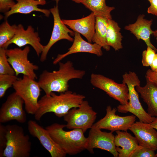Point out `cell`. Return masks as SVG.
<instances>
[{"label": "cell", "instance_id": "35", "mask_svg": "<svg viewBox=\"0 0 157 157\" xmlns=\"http://www.w3.org/2000/svg\"><path fill=\"white\" fill-rule=\"evenodd\" d=\"M150 67L151 70L157 72V53L156 54Z\"/></svg>", "mask_w": 157, "mask_h": 157}, {"label": "cell", "instance_id": "37", "mask_svg": "<svg viewBox=\"0 0 157 157\" xmlns=\"http://www.w3.org/2000/svg\"><path fill=\"white\" fill-rule=\"evenodd\" d=\"M72 0V1L77 3H82L83 2L85 1L86 0Z\"/></svg>", "mask_w": 157, "mask_h": 157}, {"label": "cell", "instance_id": "1", "mask_svg": "<svg viewBox=\"0 0 157 157\" xmlns=\"http://www.w3.org/2000/svg\"><path fill=\"white\" fill-rule=\"evenodd\" d=\"M58 64V70L49 72L45 70L39 76L38 82L47 95L52 92L62 93L68 91L70 80L82 79L85 74V71L75 69L71 61L65 63L60 61Z\"/></svg>", "mask_w": 157, "mask_h": 157}, {"label": "cell", "instance_id": "5", "mask_svg": "<svg viewBox=\"0 0 157 157\" xmlns=\"http://www.w3.org/2000/svg\"><path fill=\"white\" fill-rule=\"evenodd\" d=\"M5 127L7 143L3 157H29L31 143L23 128L16 124L7 125Z\"/></svg>", "mask_w": 157, "mask_h": 157}, {"label": "cell", "instance_id": "9", "mask_svg": "<svg viewBox=\"0 0 157 157\" xmlns=\"http://www.w3.org/2000/svg\"><path fill=\"white\" fill-rule=\"evenodd\" d=\"M90 81L93 86L105 92L120 104L126 105L128 103L129 89L126 84L118 83L102 75L93 73L90 75Z\"/></svg>", "mask_w": 157, "mask_h": 157}, {"label": "cell", "instance_id": "11", "mask_svg": "<svg viewBox=\"0 0 157 157\" xmlns=\"http://www.w3.org/2000/svg\"><path fill=\"white\" fill-rule=\"evenodd\" d=\"M59 1L55 0L56 6L49 9L53 17V26L50 40L48 43L44 46L43 50L40 55V60L42 62L46 60L49 50L57 42L63 39L70 42H72L74 40L69 33L74 35V32L69 29L62 22L60 19L58 8V3Z\"/></svg>", "mask_w": 157, "mask_h": 157}, {"label": "cell", "instance_id": "32", "mask_svg": "<svg viewBox=\"0 0 157 157\" xmlns=\"http://www.w3.org/2000/svg\"><path fill=\"white\" fill-rule=\"evenodd\" d=\"M16 3L13 0H0V12L4 14L8 12Z\"/></svg>", "mask_w": 157, "mask_h": 157}, {"label": "cell", "instance_id": "31", "mask_svg": "<svg viewBox=\"0 0 157 157\" xmlns=\"http://www.w3.org/2000/svg\"><path fill=\"white\" fill-rule=\"evenodd\" d=\"M7 138L5 126L0 124V157H3L4 150L6 146Z\"/></svg>", "mask_w": 157, "mask_h": 157}, {"label": "cell", "instance_id": "28", "mask_svg": "<svg viewBox=\"0 0 157 157\" xmlns=\"http://www.w3.org/2000/svg\"><path fill=\"white\" fill-rule=\"evenodd\" d=\"M15 75H0V98L5 95L7 90L13 86V84L17 79Z\"/></svg>", "mask_w": 157, "mask_h": 157}, {"label": "cell", "instance_id": "12", "mask_svg": "<svg viewBox=\"0 0 157 157\" xmlns=\"http://www.w3.org/2000/svg\"><path fill=\"white\" fill-rule=\"evenodd\" d=\"M24 101L15 91L9 95L0 109V122L15 120L21 123L25 122L26 115L23 108Z\"/></svg>", "mask_w": 157, "mask_h": 157}, {"label": "cell", "instance_id": "38", "mask_svg": "<svg viewBox=\"0 0 157 157\" xmlns=\"http://www.w3.org/2000/svg\"><path fill=\"white\" fill-rule=\"evenodd\" d=\"M152 35L155 37H157V29L153 31Z\"/></svg>", "mask_w": 157, "mask_h": 157}, {"label": "cell", "instance_id": "34", "mask_svg": "<svg viewBox=\"0 0 157 157\" xmlns=\"http://www.w3.org/2000/svg\"><path fill=\"white\" fill-rule=\"evenodd\" d=\"M149 2L150 5L147 9L148 13L157 16V0H151Z\"/></svg>", "mask_w": 157, "mask_h": 157}, {"label": "cell", "instance_id": "20", "mask_svg": "<svg viewBox=\"0 0 157 157\" xmlns=\"http://www.w3.org/2000/svg\"><path fill=\"white\" fill-rule=\"evenodd\" d=\"M115 131L114 142L118 157H130L139 145L136 138L127 131Z\"/></svg>", "mask_w": 157, "mask_h": 157}, {"label": "cell", "instance_id": "30", "mask_svg": "<svg viewBox=\"0 0 157 157\" xmlns=\"http://www.w3.org/2000/svg\"><path fill=\"white\" fill-rule=\"evenodd\" d=\"M156 51L151 47H147L142 53V63L144 66L148 67L151 65Z\"/></svg>", "mask_w": 157, "mask_h": 157}, {"label": "cell", "instance_id": "29", "mask_svg": "<svg viewBox=\"0 0 157 157\" xmlns=\"http://www.w3.org/2000/svg\"><path fill=\"white\" fill-rule=\"evenodd\" d=\"M155 151L138 145L130 157H156Z\"/></svg>", "mask_w": 157, "mask_h": 157}, {"label": "cell", "instance_id": "7", "mask_svg": "<svg viewBox=\"0 0 157 157\" xmlns=\"http://www.w3.org/2000/svg\"><path fill=\"white\" fill-rule=\"evenodd\" d=\"M97 114L88 101L84 100L78 107L72 108L63 117L67 129H80L85 133L92 127Z\"/></svg>", "mask_w": 157, "mask_h": 157}, {"label": "cell", "instance_id": "39", "mask_svg": "<svg viewBox=\"0 0 157 157\" xmlns=\"http://www.w3.org/2000/svg\"><path fill=\"white\" fill-rule=\"evenodd\" d=\"M149 2L151 0H148Z\"/></svg>", "mask_w": 157, "mask_h": 157}, {"label": "cell", "instance_id": "17", "mask_svg": "<svg viewBox=\"0 0 157 157\" xmlns=\"http://www.w3.org/2000/svg\"><path fill=\"white\" fill-rule=\"evenodd\" d=\"M74 38L73 43L66 53L58 54L53 62L56 65L65 58L70 54L80 52H86L95 54L99 57L103 55L102 47L97 44L87 42L81 36L80 34L74 32Z\"/></svg>", "mask_w": 157, "mask_h": 157}, {"label": "cell", "instance_id": "27", "mask_svg": "<svg viewBox=\"0 0 157 157\" xmlns=\"http://www.w3.org/2000/svg\"><path fill=\"white\" fill-rule=\"evenodd\" d=\"M6 49L0 47V75H15V72L8 60Z\"/></svg>", "mask_w": 157, "mask_h": 157}, {"label": "cell", "instance_id": "24", "mask_svg": "<svg viewBox=\"0 0 157 157\" xmlns=\"http://www.w3.org/2000/svg\"><path fill=\"white\" fill-rule=\"evenodd\" d=\"M121 28L118 23L112 19H108L106 39L107 43L116 51L122 48L123 36L120 32Z\"/></svg>", "mask_w": 157, "mask_h": 157}, {"label": "cell", "instance_id": "36", "mask_svg": "<svg viewBox=\"0 0 157 157\" xmlns=\"http://www.w3.org/2000/svg\"><path fill=\"white\" fill-rule=\"evenodd\" d=\"M150 124L151 126L155 129L157 131V117H156L154 120ZM156 151V157H157V150Z\"/></svg>", "mask_w": 157, "mask_h": 157}, {"label": "cell", "instance_id": "3", "mask_svg": "<svg viewBox=\"0 0 157 157\" xmlns=\"http://www.w3.org/2000/svg\"><path fill=\"white\" fill-rule=\"evenodd\" d=\"M65 124L54 123L46 127L50 135L66 154L74 155L86 149L87 138L81 129L64 130Z\"/></svg>", "mask_w": 157, "mask_h": 157}, {"label": "cell", "instance_id": "26", "mask_svg": "<svg viewBox=\"0 0 157 157\" xmlns=\"http://www.w3.org/2000/svg\"><path fill=\"white\" fill-rule=\"evenodd\" d=\"M17 28L16 24L10 25L6 20L0 26V47H2L15 36Z\"/></svg>", "mask_w": 157, "mask_h": 157}, {"label": "cell", "instance_id": "10", "mask_svg": "<svg viewBox=\"0 0 157 157\" xmlns=\"http://www.w3.org/2000/svg\"><path fill=\"white\" fill-rule=\"evenodd\" d=\"M117 110L110 106L106 109L105 116L94 123L92 128L105 129L112 132L118 130L127 131L131 125L135 122L136 116L131 115L120 116L116 114Z\"/></svg>", "mask_w": 157, "mask_h": 157}, {"label": "cell", "instance_id": "4", "mask_svg": "<svg viewBox=\"0 0 157 157\" xmlns=\"http://www.w3.org/2000/svg\"><path fill=\"white\" fill-rule=\"evenodd\" d=\"M122 82L126 84L129 89V101L126 105H119L118 112L121 113H131L137 117L139 121L150 123L156 117L151 116L144 109L139 101L138 93L135 87L140 85V81L134 72H129L122 75Z\"/></svg>", "mask_w": 157, "mask_h": 157}, {"label": "cell", "instance_id": "33", "mask_svg": "<svg viewBox=\"0 0 157 157\" xmlns=\"http://www.w3.org/2000/svg\"><path fill=\"white\" fill-rule=\"evenodd\" d=\"M146 80L153 83L157 86V72H154L149 69L146 73Z\"/></svg>", "mask_w": 157, "mask_h": 157}, {"label": "cell", "instance_id": "18", "mask_svg": "<svg viewBox=\"0 0 157 157\" xmlns=\"http://www.w3.org/2000/svg\"><path fill=\"white\" fill-rule=\"evenodd\" d=\"M62 22L74 32L83 35L88 42L91 43L95 32L96 17L92 12L89 15L81 19L67 20L61 19Z\"/></svg>", "mask_w": 157, "mask_h": 157}, {"label": "cell", "instance_id": "16", "mask_svg": "<svg viewBox=\"0 0 157 157\" xmlns=\"http://www.w3.org/2000/svg\"><path fill=\"white\" fill-rule=\"evenodd\" d=\"M129 130L134 134L139 145L157 150V131L150 123L137 121L131 125Z\"/></svg>", "mask_w": 157, "mask_h": 157}, {"label": "cell", "instance_id": "14", "mask_svg": "<svg viewBox=\"0 0 157 157\" xmlns=\"http://www.w3.org/2000/svg\"><path fill=\"white\" fill-rule=\"evenodd\" d=\"M12 44H15L19 47L29 45L34 49L38 56L41 54L44 47V46L40 42L38 33L35 31L33 27L29 25L25 29L21 24L17 25V31L13 38L2 47L7 49Z\"/></svg>", "mask_w": 157, "mask_h": 157}, {"label": "cell", "instance_id": "6", "mask_svg": "<svg viewBox=\"0 0 157 157\" xmlns=\"http://www.w3.org/2000/svg\"><path fill=\"white\" fill-rule=\"evenodd\" d=\"M13 86L24 101L27 113L34 115L38 108V99L41 89L38 81L23 75L22 78L17 79Z\"/></svg>", "mask_w": 157, "mask_h": 157}, {"label": "cell", "instance_id": "15", "mask_svg": "<svg viewBox=\"0 0 157 157\" xmlns=\"http://www.w3.org/2000/svg\"><path fill=\"white\" fill-rule=\"evenodd\" d=\"M28 131L32 136L39 140L52 157H65L66 154L50 135L48 131L35 121L30 120L28 122Z\"/></svg>", "mask_w": 157, "mask_h": 157}, {"label": "cell", "instance_id": "25", "mask_svg": "<svg viewBox=\"0 0 157 157\" xmlns=\"http://www.w3.org/2000/svg\"><path fill=\"white\" fill-rule=\"evenodd\" d=\"M82 4L92 11L95 16L112 19L110 13L115 8L107 6L106 0H86Z\"/></svg>", "mask_w": 157, "mask_h": 157}, {"label": "cell", "instance_id": "2", "mask_svg": "<svg viewBox=\"0 0 157 157\" xmlns=\"http://www.w3.org/2000/svg\"><path fill=\"white\" fill-rule=\"evenodd\" d=\"M84 95L68 90L59 95L54 92L42 96L38 101V108L34 115L40 120L45 114L53 112L58 117H63L72 108L78 107L84 100Z\"/></svg>", "mask_w": 157, "mask_h": 157}, {"label": "cell", "instance_id": "23", "mask_svg": "<svg viewBox=\"0 0 157 157\" xmlns=\"http://www.w3.org/2000/svg\"><path fill=\"white\" fill-rule=\"evenodd\" d=\"M95 32L92 42L101 46L106 51H109L110 47L107 43L106 35L108 26V19L95 16Z\"/></svg>", "mask_w": 157, "mask_h": 157}, {"label": "cell", "instance_id": "13", "mask_svg": "<svg viewBox=\"0 0 157 157\" xmlns=\"http://www.w3.org/2000/svg\"><path fill=\"white\" fill-rule=\"evenodd\" d=\"M112 132H103L101 129L91 128L87 138L86 149L94 153L93 149L98 148L109 152L114 157H118L115 144V136Z\"/></svg>", "mask_w": 157, "mask_h": 157}, {"label": "cell", "instance_id": "22", "mask_svg": "<svg viewBox=\"0 0 157 157\" xmlns=\"http://www.w3.org/2000/svg\"><path fill=\"white\" fill-rule=\"evenodd\" d=\"M135 88L147 104V113L151 117H157V86L146 80L144 86L138 85Z\"/></svg>", "mask_w": 157, "mask_h": 157}, {"label": "cell", "instance_id": "21", "mask_svg": "<svg viewBox=\"0 0 157 157\" xmlns=\"http://www.w3.org/2000/svg\"><path fill=\"white\" fill-rule=\"evenodd\" d=\"M15 5L8 12L4 14L5 18L7 19L10 15L16 13L28 14L33 11L40 12L45 16L49 17L50 10L40 8L38 5H44L46 3V0H16Z\"/></svg>", "mask_w": 157, "mask_h": 157}, {"label": "cell", "instance_id": "8", "mask_svg": "<svg viewBox=\"0 0 157 157\" xmlns=\"http://www.w3.org/2000/svg\"><path fill=\"white\" fill-rule=\"evenodd\" d=\"M30 47L26 46L23 49L15 48L6 49L8 60L17 76L22 74L35 80L37 77L35 71L39 69V67L31 62L28 59Z\"/></svg>", "mask_w": 157, "mask_h": 157}, {"label": "cell", "instance_id": "19", "mask_svg": "<svg viewBox=\"0 0 157 157\" xmlns=\"http://www.w3.org/2000/svg\"><path fill=\"white\" fill-rule=\"evenodd\" d=\"M144 17L143 14L139 15L134 23L125 26L124 29L130 31L138 40H143L147 47L157 52V49L152 44L150 40V36L153 31L151 28L153 20L147 19Z\"/></svg>", "mask_w": 157, "mask_h": 157}]
</instances>
